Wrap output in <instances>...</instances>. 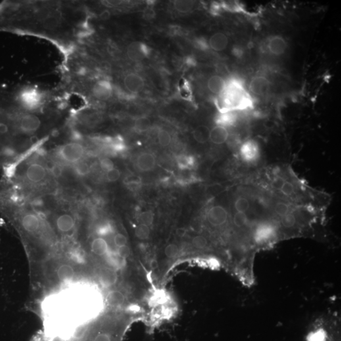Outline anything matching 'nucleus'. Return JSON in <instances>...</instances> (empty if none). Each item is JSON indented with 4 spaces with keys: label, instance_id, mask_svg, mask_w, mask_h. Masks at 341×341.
I'll use <instances>...</instances> for the list:
<instances>
[{
    "label": "nucleus",
    "instance_id": "79ce46f5",
    "mask_svg": "<svg viewBox=\"0 0 341 341\" xmlns=\"http://www.w3.org/2000/svg\"><path fill=\"white\" fill-rule=\"evenodd\" d=\"M118 255L122 259H125L130 255V250L127 246H124L118 249Z\"/></svg>",
    "mask_w": 341,
    "mask_h": 341
},
{
    "label": "nucleus",
    "instance_id": "aec40b11",
    "mask_svg": "<svg viewBox=\"0 0 341 341\" xmlns=\"http://www.w3.org/2000/svg\"><path fill=\"white\" fill-rule=\"evenodd\" d=\"M100 282L103 286L111 287L118 281V275L113 269L107 268L102 269L99 275Z\"/></svg>",
    "mask_w": 341,
    "mask_h": 341
},
{
    "label": "nucleus",
    "instance_id": "37998d69",
    "mask_svg": "<svg viewBox=\"0 0 341 341\" xmlns=\"http://www.w3.org/2000/svg\"><path fill=\"white\" fill-rule=\"evenodd\" d=\"M176 233L177 234L178 236L182 238V237L185 236V234H186V230L184 228H179L176 230Z\"/></svg>",
    "mask_w": 341,
    "mask_h": 341
},
{
    "label": "nucleus",
    "instance_id": "6e6552de",
    "mask_svg": "<svg viewBox=\"0 0 341 341\" xmlns=\"http://www.w3.org/2000/svg\"><path fill=\"white\" fill-rule=\"evenodd\" d=\"M126 56L134 62L142 61L147 57L148 51L145 45L140 42H133L126 48Z\"/></svg>",
    "mask_w": 341,
    "mask_h": 341
},
{
    "label": "nucleus",
    "instance_id": "f03ea898",
    "mask_svg": "<svg viewBox=\"0 0 341 341\" xmlns=\"http://www.w3.org/2000/svg\"><path fill=\"white\" fill-rule=\"evenodd\" d=\"M7 94L18 109L37 114L43 113L47 108L66 105L68 99L59 87L49 89L35 84L22 85Z\"/></svg>",
    "mask_w": 341,
    "mask_h": 341
},
{
    "label": "nucleus",
    "instance_id": "b1692460",
    "mask_svg": "<svg viewBox=\"0 0 341 341\" xmlns=\"http://www.w3.org/2000/svg\"><path fill=\"white\" fill-rule=\"evenodd\" d=\"M211 130L207 126H197L193 132V137L195 140L199 143H205L210 139Z\"/></svg>",
    "mask_w": 341,
    "mask_h": 341
},
{
    "label": "nucleus",
    "instance_id": "a878e982",
    "mask_svg": "<svg viewBox=\"0 0 341 341\" xmlns=\"http://www.w3.org/2000/svg\"><path fill=\"white\" fill-rule=\"evenodd\" d=\"M250 204L248 199L245 197L237 199L234 202V208L237 213H245L249 209Z\"/></svg>",
    "mask_w": 341,
    "mask_h": 341
},
{
    "label": "nucleus",
    "instance_id": "dca6fc26",
    "mask_svg": "<svg viewBox=\"0 0 341 341\" xmlns=\"http://www.w3.org/2000/svg\"><path fill=\"white\" fill-rule=\"evenodd\" d=\"M76 222L70 214H64L60 216L56 220V225L60 232L67 233L75 227Z\"/></svg>",
    "mask_w": 341,
    "mask_h": 341
},
{
    "label": "nucleus",
    "instance_id": "423d86ee",
    "mask_svg": "<svg viewBox=\"0 0 341 341\" xmlns=\"http://www.w3.org/2000/svg\"><path fill=\"white\" fill-rule=\"evenodd\" d=\"M240 153L243 161L247 163H252L259 157V145L253 140L245 141L240 147Z\"/></svg>",
    "mask_w": 341,
    "mask_h": 341
},
{
    "label": "nucleus",
    "instance_id": "ea45409f",
    "mask_svg": "<svg viewBox=\"0 0 341 341\" xmlns=\"http://www.w3.org/2000/svg\"><path fill=\"white\" fill-rule=\"evenodd\" d=\"M100 164H101L102 169L105 170L106 172L114 168L113 162L111 161V160L108 159V158H104V159H102L101 162H100Z\"/></svg>",
    "mask_w": 341,
    "mask_h": 341
},
{
    "label": "nucleus",
    "instance_id": "58836bf2",
    "mask_svg": "<svg viewBox=\"0 0 341 341\" xmlns=\"http://www.w3.org/2000/svg\"><path fill=\"white\" fill-rule=\"evenodd\" d=\"M153 215L151 213L146 212L141 214L140 216V220L141 224H145V225L149 226L153 224Z\"/></svg>",
    "mask_w": 341,
    "mask_h": 341
},
{
    "label": "nucleus",
    "instance_id": "473e14b6",
    "mask_svg": "<svg viewBox=\"0 0 341 341\" xmlns=\"http://www.w3.org/2000/svg\"><path fill=\"white\" fill-rule=\"evenodd\" d=\"M164 253L168 259H175L178 255L179 248L177 245L175 244H170L166 247L164 249Z\"/></svg>",
    "mask_w": 341,
    "mask_h": 341
},
{
    "label": "nucleus",
    "instance_id": "7ed1b4c3",
    "mask_svg": "<svg viewBox=\"0 0 341 341\" xmlns=\"http://www.w3.org/2000/svg\"><path fill=\"white\" fill-rule=\"evenodd\" d=\"M219 97L220 113L247 109L252 105V100L244 84L237 79H232L226 82L225 89Z\"/></svg>",
    "mask_w": 341,
    "mask_h": 341
},
{
    "label": "nucleus",
    "instance_id": "0eeeda50",
    "mask_svg": "<svg viewBox=\"0 0 341 341\" xmlns=\"http://www.w3.org/2000/svg\"><path fill=\"white\" fill-rule=\"evenodd\" d=\"M228 213L223 207L216 205L211 207L207 213V220L211 225L219 227L227 222Z\"/></svg>",
    "mask_w": 341,
    "mask_h": 341
},
{
    "label": "nucleus",
    "instance_id": "f257e3e1",
    "mask_svg": "<svg viewBox=\"0 0 341 341\" xmlns=\"http://www.w3.org/2000/svg\"><path fill=\"white\" fill-rule=\"evenodd\" d=\"M91 15L80 1H4L0 3V32L45 39L63 57L91 31Z\"/></svg>",
    "mask_w": 341,
    "mask_h": 341
},
{
    "label": "nucleus",
    "instance_id": "6ab92c4d",
    "mask_svg": "<svg viewBox=\"0 0 341 341\" xmlns=\"http://www.w3.org/2000/svg\"><path fill=\"white\" fill-rule=\"evenodd\" d=\"M226 85V80L219 76H212L207 82L209 90L214 94L219 95L223 92Z\"/></svg>",
    "mask_w": 341,
    "mask_h": 341
},
{
    "label": "nucleus",
    "instance_id": "1a4fd4ad",
    "mask_svg": "<svg viewBox=\"0 0 341 341\" xmlns=\"http://www.w3.org/2000/svg\"><path fill=\"white\" fill-rule=\"evenodd\" d=\"M270 87L269 80L265 77L256 76L249 82V91L253 94L263 96L269 92Z\"/></svg>",
    "mask_w": 341,
    "mask_h": 341
},
{
    "label": "nucleus",
    "instance_id": "2f4dec72",
    "mask_svg": "<svg viewBox=\"0 0 341 341\" xmlns=\"http://www.w3.org/2000/svg\"><path fill=\"white\" fill-rule=\"evenodd\" d=\"M279 190L285 196H291L294 192V185L289 181H284L279 188Z\"/></svg>",
    "mask_w": 341,
    "mask_h": 341
},
{
    "label": "nucleus",
    "instance_id": "412c9836",
    "mask_svg": "<svg viewBox=\"0 0 341 341\" xmlns=\"http://www.w3.org/2000/svg\"><path fill=\"white\" fill-rule=\"evenodd\" d=\"M91 251L93 254L103 257L109 253V246L107 240L101 237L95 238L91 243Z\"/></svg>",
    "mask_w": 341,
    "mask_h": 341
},
{
    "label": "nucleus",
    "instance_id": "a19ab883",
    "mask_svg": "<svg viewBox=\"0 0 341 341\" xmlns=\"http://www.w3.org/2000/svg\"><path fill=\"white\" fill-rule=\"evenodd\" d=\"M125 183L126 185L130 186H137L140 185L141 183V179L139 176L135 175H130L126 178Z\"/></svg>",
    "mask_w": 341,
    "mask_h": 341
},
{
    "label": "nucleus",
    "instance_id": "9b49d317",
    "mask_svg": "<svg viewBox=\"0 0 341 341\" xmlns=\"http://www.w3.org/2000/svg\"><path fill=\"white\" fill-rule=\"evenodd\" d=\"M26 175L27 178L31 182L37 184L42 182L46 176V170L41 164L33 163L29 166L26 170Z\"/></svg>",
    "mask_w": 341,
    "mask_h": 341
},
{
    "label": "nucleus",
    "instance_id": "a18cd8bd",
    "mask_svg": "<svg viewBox=\"0 0 341 341\" xmlns=\"http://www.w3.org/2000/svg\"><path fill=\"white\" fill-rule=\"evenodd\" d=\"M151 269H155L158 267V263L155 260H153L151 261Z\"/></svg>",
    "mask_w": 341,
    "mask_h": 341
},
{
    "label": "nucleus",
    "instance_id": "a211bd4d",
    "mask_svg": "<svg viewBox=\"0 0 341 341\" xmlns=\"http://www.w3.org/2000/svg\"><path fill=\"white\" fill-rule=\"evenodd\" d=\"M209 46L215 51H222L226 48L228 45V38L225 34L217 32L213 34L209 39Z\"/></svg>",
    "mask_w": 341,
    "mask_h": 341
},
{
    "label": "nucleus",
    "instance_id": "9d476101",
    "mask_svg": "<svg viewBox=\"0 0 341 341\" xmlns=\"http://www.w3.org/2000/svg\"><path fill=\"white\" fill-rule=\"evenodd\" d=\"M123 83L128 92L134 93L140 92L145 86L143 78L134 73L126 75L123 79Z\"/></svg>",
    "mask_w": 341,
    "mask_h": 341
},
{
    "label": "nucleus",
    "instance_id": "20e7f679",
    "mask_svg": "<svg viewBox=\"0 0 341 341\" xmlns=\"http://www.w3.org/2000/svg\"><path fill=\"white\" fill-rule=\"evenodd\" d=\"M58 153L63 161L70 163H78L84 155V148L78 142H68L60 147Z\"/></svg>",
    "mask_w": 341,
    "mask_h": 341
},
{
    "label": "nucleus",
    "instance_id": "4c0bfd02",
    "mask_svg": "<svg viewBox=\"0 0 341 341\" xmlns=\"http://www.w3.org/2000/svg\"><path fill=\"white\" fill-rule=\"evenodd\" d=\"M89 167L86 163H78L76 166V172L81 176H85L89 173Z\"/></svg>",
    "mask_w": 341,
    "mask_h": 341
},
{
    "label": "nucleus",
    "instance_id": "f8f14e48",
    "mask_svg": "<svg viewBox=\"0 0 341 341\" xmlns=\"http://www.w3.org/2000/svg\"><path fill=\"white\" fill-rule=\"evenodd\" d=\"M276 233L275 228L271 224L264 223L258 226L255 232V240L259 243H263L273 238Z\"/></svg>",
    "mask_w": 341,
    "mask_h": 341
},
{
    "label": "nucleus",
    "instance_id": "c85d7f7f",
    "mask_svg": "<svg viewBox=\"0 0 341 341\" xmlns=\"http://www.w3.org/2000/svg\"><path fill=\"white\" fill-rule=\"evenodd\" d=\"M296 223V219L294 214L289 213L281 217V224L283 227L291 228L294 227Z\"/></svg>",
    "mask_w": 341,
    "mask_h": 341
},
{
    "label": "nucleus",
    "instance_id": "7c9ffc66",
    "mask_svg": "<svg viewBox=\"0 0 341 341\" xmlns=\"http://www.w3.org/2000/svg\"><path fill=\"white\" fill-rule=\"evenodd\" d=\"M177 163L182 169L192 167L193 164L192 158L186 155H180L177 157Z\"/></svg>",
    "mask_w": 341,
    "mask_h": 341
},
{
    "label": "nucleus",
    "instance_id": "5701e85b",
    "mask_svg": "<svg viewBox=\"0 0 341 341\" xmlns=\"http://www.w3.org/2000/svg\"><path fill=\"white\" fill-rule=\"evenodd\" d=\"M236 114L233 111L222 112L220 113L217 118V125L222 126L224 127L232 126L237 121Z\"/></svg>",
    "mask_w": 341,
    "mask_h": 341
},
{
    "label": "nucleus",
    "instance_id": "c9c22d12",
    "mask_svg": "<svg viewBox=\"0 0 341 341\" xmlns=\"http://www.w3.org/2000/svg\"><path fill=\"white\" fill-rule=\"evenodd\" d=\"M120 176H121V173H120V170L114 168L113 169L108 170L107 174H106L107 180L111 182L117 181L120 178Z\"/></svg>",
    "mask_w": 341,
    "mask_h": 341
},
{
    "label": "nucleus",
    "instance_id": "f3484780",
    "mask_svg": "<svg viewBox=\"0 0 341 341\" xmlns=\"http://www.w3.org/2000/svg\"><path fill=\"white\" fill-rule=\"evenodd\" d=\"M228 137L227 129L224 126L217 125L211 130L209 140L214 144L221 145L227 141Z\"/></svg>",
    "mask_w": 341,
    "mask_h": 341
},
{
    "label": "nucleus",
    "instance_id": "4be33fe9",
    "mask_svg": "<svg viewBox=\"0 0 341 341\" xmlns=\"http://www.w3.org/2000/svg\"><path fill=\"white\" fill-rule=\"evenodd\" d=\"M108 304L113 308H120L124 304L125 296L119 290H111L108 293L107 296Z\"/></svg>",
    "mask_w": 341,
    "mask_h": 341
},
{
    "label": "nucleus",
    "instance_id": "cd10ccee",
    "mask_svg": "<svg viewBox=\"0 0 341 341\" xmlns=\"http://www.w3.org/2000/svg\"><path fill=\"white\" fill-rule=\"evenodd\" d=\"M135 235L140 240H146L150 235V229L148 226L140 224L135 230Z\"/></svg>",
    "mask_w": 341,
    "mask_h": 341
},
{
    "label": "nucleus",
    "instance_id": "393cba45",
    "mask_svg": "<svg viewBox=\"0 0 341 341\" xmlns=\"http://www.w3.org/2000/svg\"><path fill=\"white\" fill-rule=\"evenodd\" d=\"M194 7V3L193 1H185V0H180V1H174V8L176 11L180 13H187L190 12Z\"/></svg>",
    "mask_w": 341,
    "mask_h": 341
},
{
    "label": "nucleus",
    "instance_id": "72a5a7b5",
    "mask_svg": "<svg viewBox=\"0 0 341 341\" xmlns=\"http://www.w3.org/2000/svg\"><path fill=\"white\" fill-rule=\"evenodd\" d=\"M290 206L288 203L285 202H278L274 209L276 214L281 217L290 213Z\"/></svg>",
    "mask_w": 341,
    "mask_h": 341
},
{
    "label": "nucleus",
    "instance_id": "c756f323",
    "mask_svg": "<svg viewBox=\"0 0 341 341\" xmlns=\"http://www.w3.org/2000/svg\"><path fill=\"white\" fill-rule=\"evenodd\" d=\"M248 222L246 213H236L233 217V223L237 228H243Z\"/></svg>",
    "mask_w": 341,
    "mask_h": 341
},
{
    "label": "nucleus",
    "instance_id": "f704fd0d",
    "mask_svg": "<svg viewBox=\"0 0 341 341\" xmlns=\"http://www.w3.org/2000/svg\"><path fill=\"white\" fill-rule=\"evenodd\" d=\"M207 239L203 236H197L193 238L192 244L195 248L199 249L205 248L207 245Z\"/></svg>",
    "mask_w": 341,
    "mask_h": 341
},
{
    "label": "nucleus",
    "instance_id": "ddd939ff",
    "mask_svg": "<svg viewBox=\"0 0 341 341\" xmlns=\"http://www.w3.org/2000/svg\"><path fill=\"white\" fill-rule=\"evenodd\" d=\"M135 165L141 171H150L155 168V158L151 154H140L135 160Z\"/></svg>",
    "mask_w": 341,
    "mask_h": 341
},
{
    "label": "nucleus",
    "instance_id": "e433bc0d",
    "mask_svg": "<svg viewBox=\"0 0 341 341\" xmlns=\"http://www.w3.org/2000/svg\"><path fill=\"white\" fill-rule=\"evenodd\" d=\"M114 243L118 248L126 246L127 243V240L124 235L121 233H118L114 237Z\"/></svg>",
    "mask_w": 341,
    "mask_h": 341
},
{
    "label": "nucleus",
    "instance_id": "39448f33",
    "mask_svg": "<svg viewBox=\"0 0 341 341\" xmlns=\"http://www.w3.org/2000/svg\"><path fill=\"white\" fill-rule=\"evenodd\" d=\"M55 272L58 281L63 283L72 282L77 275L76 268L70 263L58 264Z\"/></svg>",
    "mask_w": 341,
    "mask_h": 341
},
{
    "label": "nucleus",
    "instance_id": "bb28decb",
    "mask_svg": "<svg viewBox=\"0 0 341 341\" xmlns=\"http://www.w3.org/2000/svg\"><path fill=\"white\" fill-rule=\"evenodd\" d=\"M157 140L161 146L166 147L171 142V137L168 131L161 130L157 134Z\"/></svg>",
    "mask_w": 341,
    "mask_h": 341
},
{
    "label": "nucleus",
    "instance_id": "4468645a",
    "mask_svg": "<svg viewBox=\"0 0 341 341\" xmlns=\"http://www.w3.org/2000/svg\"><path fill=\"white\" fill-rule=\"evenodd\" d=\"M23 230L29 233H34L38 232L41 227V221L38 217L34 214H27L20 220Z\"/></svg>",
    "mask_w": 341,
    "mask_h": 341
},
{
    "label": "nucleus",
    "instance_id": "c03bdc74",
    "mask_svg": "<svg viewBox=\"0 0 341 341\" xmlns=\"http://www.w3.org/2000/svg\"><path fill=\"white\" fill-rule=\"evenodd\" d=\"M61 172L62 170L61 169H60V167L55 166V167L53 168V172L55 176H59L60 174H61Z\"/></svg>",
    "mask_w": 341,
    "mask_h": 341
},
{
    "label": "nucleus",
    "instance_id": "2eb2a0df",
    "mask_svg": "<svg viewBox=\"0 0 341 341\" xmlns=\"http://www.w3.org/2000/svg\"><path fill=\"white\" fill-rule=\"evenodd\" d=\"M288 47L287 42L283 37L274 36L270 39L268 43V49L272 55H281L286 51Z\"/></svg>",
    "mask_w": 341,
    "mask_h": 341
}]
</instances>
